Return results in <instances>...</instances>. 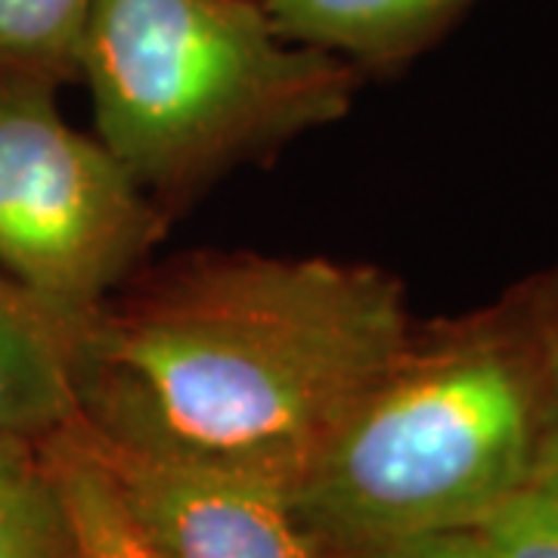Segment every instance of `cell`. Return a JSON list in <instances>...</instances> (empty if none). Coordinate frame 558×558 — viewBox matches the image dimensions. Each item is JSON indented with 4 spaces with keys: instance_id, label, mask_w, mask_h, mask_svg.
I'll list each match as a JSON object with an SVG mask.
<instances>
[{
    "instance_id": "obj_1",
    "label": "cell",
    "mask_w": 558,
    "mask_h": 558,
    "mask_svg": "<svg viewBox=\"0 0 558 558\" xmlns=\"http://www.w3.org/2000/svg\"><path fill=\"white\" fill-rule=\"evenodd\" d=\"M413 329L373 264L193 252L60 323L78 418L128 450L301 478Z\"/></svg>"
},
{
    "instance_id": "obj_2",
    "label": "cell",
    "mask_w": 558,
    "mask_h": 558,
    "mask_svg": "<svg viewBox=\"0 0 558 558\" xmlns=\"http://www.w3.org/2000/svg\"><path fill=\"white\" fill-rule=\"evenodd\" d=\"M556 363L515 319L410 329L292 490L326 558L478 527L531 484Z\"/></svg>"
},
{
    "instance_id": "obj_3",
    "label": "cell",
    "mask_w": 558,
    "mask_h": 558,
    "mask_svg": "<svg viewBox=\"0 0 558 558\" xmlns=\"http://www.w3.org/2000/svg\"><path fill=\"white\" fill-rule=\"evenodd\" d=\"M360 75L260 0H90L78 53L97 137L156 202L341 121Z\"/></svg>"
},
{
    "instance_id": "obj_4",
    "label": "cell",
    "mask_w": 558,
    "mask_h": 558,
    "mask_svg": "<svg viewBox=\"0 0 558 558\" xmlns=\"http://www.w3.org/2000/svg\"><path fill=\"white\" fill-rule=\"evenodd\" d=\"M57 87L0 72V274L65 323L149 264L168 215L100 137L62 119Z\"/></svg>"
},
{
    "instance_id": "obj_5",
    "label": "cell",
    "mask_w": 558,
    "mask_h": 558,
    "mask_svg": "<svg viewBox=\"0 0 558 558\" xmlns=\"http://www.w3.org/2000/svg\"><path fill=\"white\" fill-rule=\"evenodd\" d=\"M81 435L168 558H326L289 490L218 465L165 459Z\"/></svg>"
},
{
    "instance_id": "obj_6",
    "label": "cell",
    "mask_w": 558,
    "mask_h": 558,
    "mask_svg": "<svg viewBox=\"0 0 558 558\" xmlns=\"http://www.w3.org/2000/svg\"><path fill=\"white\" fill-rule=\"evenodd\" d=\"M282 38L388 72L422 53L475 0H260Z\"/></svg>"
},
{
    "instance_id": "obj_7",
    "label": "cell",
    "mask_w": 558,
    "mask_h": 558,
    "mask_svg": "<svg viewBox=\"0 0 558 558\" xmlns=\"http://www.w3.org/2000/svg\"><path fill=\"white\" fill-rule=\"evenodd\" d=\"M75 418L60 323L0 274V435L44 440Z\"/></svg>"
},
{
    "instance_id": "obj_8",
    "label": "cell",
    "mask_w": 558,
    "mask_h": 558,
    "mask_svg": "<svg viewBox=\"0 0 558 558\" xmlns=\"http://www.w3.org/2000/svg\"><path fill=\"white\" fill-rule=\"evenodd\" d=\"M40 450L65 502L78 558H168L121 499L112 475L81 435L78 418L40 440Z\"/></svg>"
},
{
    "instance_id": "obj_9",
    "label": "cell",
    "mask_w": 558,
    "mask_h": 558,
    "mask_svg": "<svg viewBox=\"0 0 558 558\" xmlns=\"http://www.w3.org/2000/svg\"><path fill=\"white\" fill-rule=\"evenodd\" d=\"M0 558H78L40 440L0 435Z\"/></svg>"
},
{
    "instance_id": "obj_10",
    "label": "cell",
    "mask_w": 558,
    "mask_h": 558,
    "mask_svg": "<svg viewBox=\"0 0 558 558\" xmlns=\"http://www.w3.org/2000/svg\"><path fill=\"white\" fill-rule=\"evenodd\" d=\"M90 0H0V72L78 81Z\"/></svg>"
},
{
    "instance_id": "obj_11",
    "label": "cell",
    "mask_w": 558,
    "mask_h": 558,
    "mask_svg": "<svg viewBox=\"0 0 558 558\" xmlns=\"http://www.w3.org/2000/svg\"><path fill=\"white\" fill-rule=\"evenodd\" d=\"M475 531L490 558H558V487L524 484Z\"/></svg>"
},
{
    "instance_id": "obj_12",
    "label": "cell",
    "mask_w": 558,
    "mask_h": 558,
    "mask_svg": "<svg viewBox=\"0 0 558 558\" xmlns=\"http://www.w3.org/2000/svg\"><path fill=\"white\" fill-rule=\"evenodd\" d=\"M348 558H490V553L475 527H457V531H432V534L391 539Z\"/></svg>"
},
{
    "instance_id": "obj_13",
    "label": "cell",
    "mask_w": 558,
    "mask_h": 558,
    "mask_svg": "<svg viewBox=\"0 0 558 558\" xmlns=\"http://www.w3.org/2000/svg\"><path fill=\"white\" fill-rule=\"evenodd\" d=\"M534 481L558 487V363L553 373V388H549V407H546V422H543Z\"/></svg>"
}]
</instances>
